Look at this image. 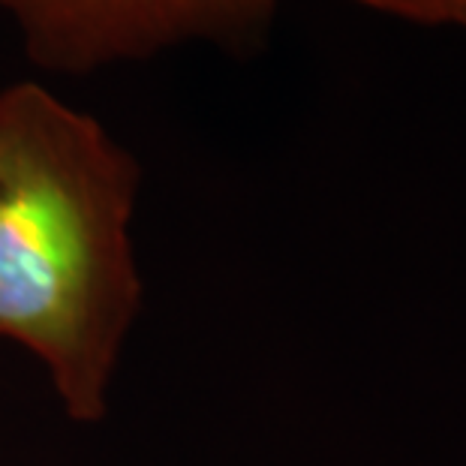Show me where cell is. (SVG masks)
<instances>
[{"label": "cell", "instance_id": "cell-1", "mask_svg": "<svg viewBox=\"0 0 466 466\" xmlns=\"http://www.w3.org/2000/svg\"><path fill=\"white\" fill-rule=\"evenodd\" d=\"M138 181L96 117L36 82L0 91V337L46 367L82 424L103 421L142 307Z\"/></svg>", "mask_w": 466, "mask_h": 466}, {"label": "cell", "instance_id": "cell-2", "mask_svg": "<svg viewBox=\"0 0 466 466\" xmlns=\"http://www.w3.org/2000/svg\"><path fill=\"white\" fill-rule=\"evenodd\" d=\"M274 9L277 0H0L27 61L76 76L184 43L256 46Z\"/></svg>", "mask_w": 466, "mask_h": 466}, {"label": "cell", "instance_id": "cell-3", "mask_svg": "<svg viewBox=\"0 0 466 466\" xmlns=\"http://www.w3.org/2000/svg\"><path fill=\"white\" fill-rule=\"evenodd\" d=\"M359 4L380 9V13L406 18L415 25H458L461 0H359Z\"/></svg>", "mask_w": 466, "mask_h": 466}, {"label": "cell", "instance_id": "cell-4", "mask_svg": "<svg viewBox=\"0 0 466 466\" xmlns=\"http://www.w3.org/2000/svg\"><path fill=\"white\" fill-rule=\"evenodd\" d=\"M458 27H463V31H466V0H461V22H458Z\"/></svg>", "mask_w": 466, "mask_h": 466}]
</instances>
